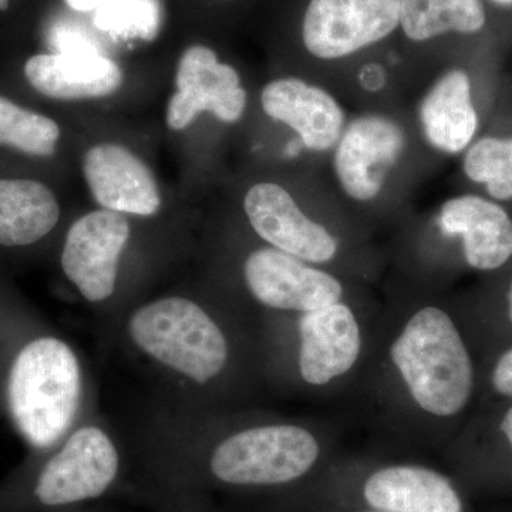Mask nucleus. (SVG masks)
<instances>
[{"label":"nucleus","mask_w":512,"mask_h":512,"mask_svg":"<svg viewBox=\"0 0 512 512\" xmlns=\"http://www.w3.org/2000/svg\"><path fill=\"white\" fill-rule=\"evenodd\" d=\"M82 377L73 350L56 338L30 340L13 357L6 400L16 429L37 450H47L72 426Z\"/></svg>","instance_id":"nucleus-1"},{"label":"nucleus","mask_w":512,"mask_h":512,"mask_svg":"<svg viewBox=\"0 0 512 512\" xmlns=\"http://www.w3.org/2000/svg\"><path fill=\"white\" fill-rule=\"evenodd\" d=\"M390 356L424 412L456 416L470 403L473 362L453 320L441 309L427 306L413 315Z\"/></svg>","instance_id":"nucleus-2"},{"label":"nucleus","mask_w":512,"mask_h":512,"mask_svg":"<svg viewBox=\"0 0 512 512\" xmlns=\"http://www.w3.org/2000/svg\"><path fill=\"white\" fill-rule=\"evenodd\" d=\"M119 473V451L110 437L97 427H83L32 474L0 494V512L57 511L96 500L113 487Z\"/></svg>","instance_id":"nucleus-3"},{"label":"nucleus","mask_w":512,"mask_h":512,"mask_svg":"<svg viewBox=\"0 0 512 512\" xmlns=\"http://www.w3.org/2000/svg\"><path fill=\"white\" fill-rule=\"evenodd\" d=\"M134 343L157 362L204 384L227 363L224 333L197 303L164 298L148 303L128 323Z\"/></svg>","instance_id":"nucleus-4"},{"label":"nucleus","mask_w":512,"mask_h":512,"mask_svg":"<svg viewBox=\"0 0 512 512\" xmlns=\"http://www.w3.org/2000/svg\"><path fill=\"white\" fill-rule=\"evenodd\" d=\"M320 447L298 426H265L228 437L212 451V480L234 488H271L295 483L318 461Z\"/></svg>","instance_id":"nucleus-5"},{"label":"nucleus","mask_w":512,"mask_h":512,"mask_svg":"<svg viewBox=\"0 0 512 512\" xmlns=\"http://www.w3.org/2000/svg\"><path fill=\"white\" fill-rule=\"evenodd\" d=\"M402 0H311L303 18L306 49L319 59H340L392 35Z\"/></svg>","instance_id":"nucleus-6"},{"label":"nucleus","mask_w":512,"mask_h":512,"mask_svg":"<svg viewBox=\"0 0 512 512\" xmlns=\"http://www.w3.org/2000/svg\"><path fill=\"white\" fill-rule=\"evenodd\" d=\"M177 92L167 109V124L173 130L191 126L204 111L224 123L241 119L247 107V92L234 67L221 63L207 46L188 47L178 63Z\"/></svg>","instance_id":"nucleus-7"},{"label":"nucleus","mask_w":512,"mask_h":512,"mask_svg":"<svg viewBox=\"0 0 512 512\" xmlns=\"http://www.w3.org/2000/svg\"><path fill=\"white\" fill-rule=\"evenodd\" d=\"M128 238L130 225L120 212H89L70 227L62 268L87 301H106L113 295L117 266Z\"/></svg>","instance_id":"nucleus-8"},{"label":"nucleus","mask_w":512,"mask_h":512,"mask_svg":"<svg viewBox=\"0 0 512 512\" xmlns=\"http://www.w3.org/2000/svg\"><path fill=\"white\" fill-rule=\"evenodd\" d=\"M244 272L252 295L282 311H315L339 302L343 293L338 279L279 249L252 252Z\"/></svg>","instance_id":"nucleus-9"},{"label":"nucleus","mask_w":512,"mask_h":512,"mask_svg":"<svg viewBox=\"0 0 512 512\" xmlns=\"http://www.w3.org/2000/svg\"><path fill=\"white\" fill-rule=\"evenodd\" d=\"M399 124L382 116H363L349 124L335 153V171L349 197L369 201L382 191L404 148Z\"/></svg>","instance_id":"nucleus-10"},{"label":"nucleus","mask_w":512,"mask_h":512,"mask_svg":"<svg viewBox=\"0 0 512 512\" xmlns=\"http://www.w3.org/2000/svg\"><path fill=\"white\" fill-rule=\"evenodd\" d=\"M244 207L256 234L279 251L313 264L335 258V238L306 217L291 194L278 184L254 185L245 197Z\"/></svg>","instance_id":"nucleus-11"},{"label":"nucleus","mask_w":512,"mask_h":512,"mask_svg":"<svg viewBox=\"0 0 512 512\" xmlns=\"http://www.w3.org/2000/svg\"><path fill=\"white\" fill-rule=\"evenodd\" d=\"M83 171L103 210L151 217L160 210V192L150 168L126 147L104 143L87 151Z\"/></svg>","instance_id":"nucleus-12"},{"label":"nucleus","mask_w":512,"mask_h":512,"mask_svg":"<svg viewBox=\"0 0 512 512\" xmlns=\"http://www.w3.org/2000/svg\"><path fill=\"white\" fill-rule=\"evenodd\" d=\"M299 333V369L306 383L323 386L355 366L362 336L355 315L345 303L303 313Z\"/></svg>","instance_id":"nucleus-13"},{"label":"nucleus","mask_w":512,"mask_h":512,"mask_svg":"<svg viewBox=\"0 0 512 512\" xmlns=\"http://www.w3.org/2000/svg\"><path fill=\"white\" fill-rule=\"evenodd\" d=\"M439 224L447 237H461L464 258L477 271H495L512 256V220L497 202L461 195L444 202Z\"/></svg>","instance_id":"nucleus-14"},{"label":"nucleus","mask_w":512,"mask_h":512,"mask_svg":"<svg viewBox=\"0 0 512 512\" xmlns=\"http://www.w3.org/2000/svg\"><path fill=\"white\" fill-rule=\"evenodd\" d=\"M262 109L301 137L303 146L328 151L340 140L345 114L338 101L320 87L299 79H279L262 90Z\"/></svg>","instance_id":"nucleus-15"},{"label":"nucleus","mask_w":512,"mask_h":512,"mask_svg":"<svg viewBox=\"0 0 512 512\" xmlns=\"http://www.w3.org/2000/svg\"><path fill=\"white\" fill-rule=\"evenodd\" d=\"M28 82L50 99H99L116 93L123 72L116 62L93 50L36 55L25 66Z\"/></svg>","instance_id":"nucleus-16"},{"label":"nucleus","mask_w":512,"mask_h":512,"mask_svg":"<svg viewBox=\"0 0 512 512\" xmlns=\"http://www.w3.org/2000/svg\"><path fill=\"white\" fill-rule=\"evenodd\" d=\"M363 500L370 510L464 512L463 498L450 478L421 466H389L366 478Z\"/></svg>","instance_id":"nucleus-17"},{"label":"nucleus","mask_w":512,"mask_h":512,"mask_svg":"<svg viewBox=\"0 0 512 512\" xmlns=\"http://www.w3.org/2000/svg\"><path fill=\"white\" fill-rule=\"evenodd\" d=\"M420 120L437 150L457 154L470 146L478 130V114L464 70H451L437 80L421 103Z\"/></svg>","instance_id":"nucleus-18"},{"label":"nucleus","mask_w":512,"mask_h":512,"mask_svg":"<svg viewBox=\"0 0 512 512\" xmlns=\"http://www.w3.org/2000/svg\"><path fill=\"white\" fill-rule=\"evenodd\" d=\"M60 208L46 185L32 180H0V245L28 247L56 227Z\"/></svg>","instance_id":"nucleus-19"},{"label":"nucleus","mask_w":512,"mask_h":512,"mask_svg":"<svg viewBox=\"0 0 512 512\" xmlns=\"http://www.w3.org/2000/svg\"><path fill=\"white\" fill-rule=\"evenodd\" d=\"M487 23L483 0H402L400 25L414 42L446 33L474 35Z\"/></svg>","instance_id":"nucleus-20"},{"label":"nucleus","mask_w":512,"mask_h":512,"mask_svg":"<svg viewBox=\"0 0 512 512\" xmlns=\"http://www.w3.org/2000/svg\"><path fill=\"white\" fill-rule=\"evenodd\" d=\"M60 128L55 120L0 97V146H10L29 156L50 157L56 153Z\"/></svg>","instance_id":"nucleus-21"},{"label":"nucleus","mask_w":512,"mask_h":512,"mask_svg":"<svg viewBox=\"0 0 512 512\" xmlns=\"http://www.w3.org/2000/svg\"><path fill=\"white\" fill-rule=\"evenodd\" d=\"M464 173L494 200H512V137L478 140L464 157Z\"/></svg>","instance_id":"nucleus-22"},{"label":"nucleus","mask_w":512,"mask_h":512,"mask_svg":"<svg viewBox=\"0 0 512 512\" xmlns=\"http://www.w3.org/2000/svg\"><path fill=\"white\" fill-rule=\"evenodd\" d=\"M491 384L500 396L512 399V348L504 352L495 363Z\"/></svg>","instance_id":"nucleus-23"},{"label":"nucleus","mask_w":512,"mask_h":512,"mask_svg":"<svg viewBox=\"0 0 512 512\" xmlns=\"http://www.w3.org/2000/svg\"><path fill=\"white\" fill-rule=\"evenodd\" d=\"M119 2L123 0H66L67 6L76 12H92V10H100Z\"/></svg>","instance_id":"nucleus-24"},{"label":"nucleus","mask_w":512,"mask_h":512,"mask_svg":"<svg viewBox=\"0 0 512 512\" xmlns=\"http://www.w3.org/2000/svg\"><path fill=\"white\" fill-rule=\"evenodd\" d=\"M370 67L372 69H367L366 72L363 70V74L360 76L363 86L370 90L380 89L384 83L382 72H380L379 66Z\"/></svg>","instance_id":"nucleus-25"},{"label":"nucleus","mask_w":512,"mask_h":512,"mask_svg":"<svg viewBox=\"0 0 512 512\" xmlns=\"http://www.w3.org/2000/svg\"><path fill=\"white\" fill-rule=\"evenodd\" d=\"M501 431H503L505 440L512 451V406L505 412L503 420H501Z\"/></svg>","instance_id":"nucleus-26"},{"label":"nucleus","mask_w":512,"mask_h":512,"mask_svg":"<svg viewBox=\"0 0 512 512\" xmlns=\"http://www.w3.org/2000/svg\"><path fill=\"white\" fill-rule=\"evenodd\" d=\"M301 146H303V143H299V141H291V143L288 144V147H286V156L288 157H296L299 154V151H301Z\"/></svg>","instance_id":"nucleus-27"},{"label":"nucleus","mask_w":512,"mask_h":512,"mask_svg":"<svg viewBox=\"0 0 512 512\" xmlns=\"http://www.w3.org/2000/svg\"><path fill=\"white\" fill-rule=\"evenodd\" d=\"M507 302H508V318H510V322L512 325V281H511L510 289H508Z\"/></svg>","instance_id":"nucleus-28"},{"label":"nucleus","mask_w":512,"mask_h":512,"mask_svg":"<svg viewBox=\"0 0 512 512\" xmlns=\"http://www.w3.org/2000/svg\"><path fill=\"white\" fill-rule=\"evenodd\" d=\"M491 2L498 6H512V0H491Z\"/></svg>","instance_id":"nucleus-29"},{"label":"nucleus","mask_w":512,"mask_h":512,"mask_svg":"<svg viewBox=\"0 0 512 512\" xmlns=\"http://www.w3.org/2000/svg\"><path fill=\"white\" fill-rule=\"evenodd\" d=\"M10 0H0V10H6L9 8Z\"/></svg>","instance_id":"nucleus-30"},{"label":"nucleus","mask_w":512,"mask_h":512,"mask_svg":"<svg viewBox=\"0 0 512 512\" xmlns=\"http://www.w3.org/2000/svg\"><path fill=\"white\" fill-rule=\"evenodd\" d=\"M365 512H390V511H375V510H370V511H365Z\"/></svg>","instance_id":"nucleus-31"}]
</instances>
